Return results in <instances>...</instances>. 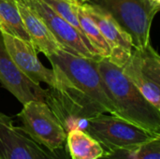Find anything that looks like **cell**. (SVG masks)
Instances as JSON below:
<instances>
[{
    "label": "cell",
    "mask_w": 160,
    "mask_h": 159,
    "mask_svg": "<svg viewBox=\"0 0 160 159\" xmlns=\"http://www.w3.org/2000/svg\"><path fill=\"white\" fill-rule=\"evenodd\" d=\"M47 58L52 65L54 82L46 89L44 102L67 133L75 128L84 131L87 120L98 114L116 115L115 107L98 72V60L63 49Z\"/></svg>",
    "instance_id": "1"
},
{
    "label": "cell",
    "mask_w": 160,
    "mask_h": 159,
    "mask_svg": "<svg viewBox=\"0 0 160 159\" xmlns=\"http://www.w3.org/2000/svg\"><path fill=\"white\" fill-rule=\"evenodd\" d=\"M97 67L115 107L116 116L160 135V110L143 97L122 68L108 58L98 59Z\"/></svg>",
    "instance_id": "2"
},
{
    "label": "cell",
    "mask_w": 160,
    "mask_h": 159,
    "mask_svg": "<svg viewBox=\"0 0 160 159\" xmlns=\"http://www.w3.org/2000/svg\"><path fill=\"white\" fill-rule=\"evenodd\" d=\"M109 13L131 37L133 48L142 49L150 44L152 22L160 3L153 0H89Z\"/></svg>",
    "instance_id": "3"
},
{
    "label": "cell",
    "mask_w": 160,
    "mask_h": 159,
    "mask_svg": "<svg viewBox=\"0 0 160 159\" xmlns=\"http://www.w3.org/2000/svg\"><path fill=\"white\" fill-rule=\"evenodd\" d=\"M84 131L101 145L104 154L117 149L133 148L160 138L159 134L110 113H101L87 120Z\"/></svg>",
    "instance_id": "4"
},
{
    "label": "cell",
    "mask_w": 160,
    "mask_h": 159,
    "mask_svg": "<svg viewBox=\"0 0 160 159\" xmlns=\"http://www.w3.org/2000/svg\"><path fill=\"white\" fill-rule=\"evenodd\" d=\"M0 159H71L67 143L52 150L38 143L0 112Z\"/></svg>",
    "instance_id": "5"
},
{
    "label": "cell",
    "mask_w": 160,
    "mask_h": 159,
    "mask_svg": "<svg viewBox=\"0 0 160 159\" xmlns=\"http://www.w3.org/2000/svg\"><path fill=\"white\" fill-rule=\"evenodd\" d=\"M17 117L20 127L38 143L52 150L67 143L68 133L45 102L32 100L23 104Z\"/></svg>",
    "instance_id": "6"
},
{
    "label": "cell",
    "mask_w": 160,
    "mask_h": 159,
    "mask_svg": "<svg viewBox=\"0 0 160 159\" xmlns=\"http://www.w3.org/2000/svg\"><path fill=\"white\" fill-rule=\"evenodd\" d=\"M121 68L143 97L160 110V56L158 52L150 44L133 49Z\"/></svg>",
    "instance_id": "7"
},
{
    "label": "cell",
    "mask_w": 160,
    "mask_h": 159,
    "mask_svg": "<svg viewBox=\"0 0 160 159\" xmlns=\"http://www.w3.org/2000/svg\"><path fill=\"white\" fill-rule=\"evenodd\" d=\"M32 9H34L38 16L43 20L51 33L61 44L64 50L78 54L82 57L92 58L98 60L86 46L84 41L82 39L78 31L69 24L65 19L58 15L48 4L43 0H21Z\"/></svg>",
    "instance_id": "8"
},
{
    "label": "cell",
    "mask_w": 160,
    "mask_h": 159,
    "mask_svg": "<svg viewBox=\"0 0 160 159\" xmlns=\"http://www.w3.org/2000/svg\"><path fill=\"white\" fill-rule=\"evenodd\" d=\"M82 7L96 22L110 47L111 54L108 59L114 65L122 67L130 57L134 49L131 37L118 25L109 13L98 6L86 2L82 4Z\"/></svg>",
    "instance_id": "9"
},
{
    "label": "cell",
    "mask_w": 160,
    "mask_h": 159,
    "mask_svg": "<svg viewBox=\"0 0 160 159\" xmlns=\"http://www.w3.org/2000/svg\"><path fill=\"white\" fill-rule=\"evenodd\" d=\"M0 83L22 105L32 101H45L46 89L28 79L15 65L8 52L0 31Z\"/></svg>",
    "instance_id": "10"
},
{
    "label": "cell",
    "mask_w": 160,
    "mask_h": 159,
    "mask_svg": "<svg viewBox=\"0 0 160 159\" xmlns=\"http://www.w3.org/2000/svg\"><path fill=\"white\" fill-rule=\"evenodd\" d=\"M1 34L5 47L18 68L35 83L44 82L52 86L54 82L53 71L39 61L33 44L5 32Z\"/></svg>",
    "instance_id": "11"
},
{
    "label": "cell",
    "mask_w": 160,
    "mask_h": 159,
    "mask_svg": "<svg viewBox=\"0 0 160 159\" xmlns=\"http://www.w3.org/2000/svg\"><path fill=\"white\" fill-rule=\"evenodd\" d=\"M15 1L24 28L36 51L42 52L48 57L62 49L64 50L38 14L22 1Z\"/></svg>",
    "instance_id": "12"
},
{
    "label": "cell",
    "mask_w": 160,
    "mask_h": 159,
    "mask_svg": "<svg viewBox=\"0 0 160 159\" xmlns=\"http://www.w3.org/2000/svg\"><path fill=\"white\" fill-rule=\"evenodd\" d=\"M67 146L71 159H99L105 153L93 137L79 128L68 132Z\"/></svg>",
    "instance_id": "13"
},
{
    "label": "cell",
    "mask_w": 160,
    "mask_h": 159,
    "mask_svg": "<svg viewBox=\"0 0 160 159\" xmlns=\"http://www.w3.org/2000/svg\"><path fill=\"white\" fill-rule=\"evenodd\" d=\"M73 7L78 17L82 30L83 31L86 38L88 39L98 55L100 58H109L111 54L110 47L103 37L102 34L100 33L96 22L84 10L82 4L73 2Z\"/></svg>",
    "instance_id": "14"
},
{
    "label": "cell",
    "mask_w": 160,
    "mask_h": 159,
    "mask_svg": "<svg viewBox=\"0 0 160 159\" xmlns=\"http://www.w3.org/2000/svg\"><path fill=\"white\" fill-rule=\"evenodd\" d=\"M0 22L2 24L1 32L31 42L15 0H0Z\"/></svg>",
    "instance_id": "15"
},
{
    "label": "cell",
    "mask_w": 160,
    "mask_h": 159,
    "mask_svg": "<svg viewBox=\"0 0 160 159\" xmlns=\"http://www.w3.org/2000/svg\"><path fill=\"white\" fill-rule=\"evenodd\" d=\"M99 159H160V138L128 149H117Z\"/></svg>",
    "instance_id": "16"
},
{
    "label": "cell",
    "mask_w": 160,
    "mask_h": 159,
    "mask_svg": "<svg viewBox=\"0 0 160 159\" xmlns=\"http://www.w3.org/2000/svg\"><path fill=\"white\" fill-rule=\"evenodd\" d=\"M46 4H48L58 15H60L63 19H65L69 24H71L80 34L82 39L84 41L86 46L89 48V50L98 58H100L94 48L91 46L90 42L86 38L83 31L82 30V27L80 25L78 17L76 15V12L73 7V2L72 1H68V0H43Z\"/></svg>",
    "instance_id": "17"
},
{
    "label": "cell",
    "mask_w": 160,
    "mask_h": 159,
    "mask_svg": "<svg viewBox=\"0 0 160 159\" xmlns=\"http://www.w3.org/2000/svg\"><path fill=\"white\" fill-rule=\"evenodd\" d=\"M68 1H72V2L79 3V4H83V3H86V2H88L89 0H68Z\"/></svg>",
    "instance_id": "18"
},
{
    "label": "cell",
    "mask_w": 160,
    "mask_h": 159,
    "mask_svg": "<svg viewBox=\"0 0 160 159\" xmlns=\"http://www.w3.org/2000/svg\"><path fill=\"white\" fill-rule=\"evenodd\" d=\"M0 31H2V24H1V22H0Z\"/></svg>",
    "instance_id": "19"
},
{
    "label": "cell",
    "mask_w": 160,
    "mask_h": 159,
    "mask_svg": "<svg viewBox=\"0 0 160 159\" xmlns=\"http://www.w3.org/2000/svg\"><path fill=\"white\" fill-rule=\"evenodd\" d=\"M153 1H156V2H158V3H160V0H153Z\"/></svg>",
    "instance_id": "20"
}]
</instances>
